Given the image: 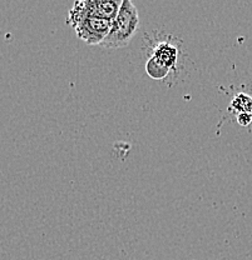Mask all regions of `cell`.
I'll use <instances>...</instances> for the list:
<instances>
[{"label": "cell", "mask_w": 252, "mask_h": 260, "mask_svg": "<svg viewBox=\"0 0 252 260\" xmlns=\"http://www.w3.org/2000/svg\"><path fill=\"white\" fill-rule=\"evenodd\" d=\"M139 26V15L137 8L129 0H123L115 20L112 21L109 34L102 42L105 49H119L129 44Z\"/></svg>", "instance_id": "1"}, {"label": "cell", "mask_w": 252, "mask_h": 260, "mask_svg": "<svg viewBox=\"0 0 252 260\" xmlns=\"http://www.w3.org/2000/svg\"><path fill=\"white\" fill-rule=\"evenodd\" d=\"M67 21L77 37L89 45H101L112 26V21L91 16L68 18Z\"/></svg>", "instance_id": "2"}, {"label": "cell", "mask_w": 252, "mask_h": 260, "mask_svg": "<svg viewBox=\"0 0 252 260\" xmlns=\"http://www.w3.org/2000/svg\"><path fill=\"white\" fill-rule=\"evenodd\" d=\"M121 0H82L75 2L72 9L69 10L68 18H78V16H91V18L105 19L113 21L117 16Z\"/></svg>", "instance_id": "3"}, {"label": "cell", "mask_w": 252, "mask_h": 260, "mask_svg": "<svg viewBox=\"0 0 252 260\" xmlns=\"http://www.w3.org/2000/svg\"><path fill=\"white\" fill-rule=\"evenodd\" d=\"M151 58H153L157 63L163 65L170 72L176 68L178 61V50L171 42H159L153 48Z\"/></svg>", "instance_id": "4"}, {"label": "cell", "mask_w": 252, "mask_h": 260, "mask_svg": "<svg viewBox=\"0 0 252 260\" xmlns=\"http://www.w3.org/2000/svg\"><path fill=\"white\" fill-rule=\"evenodd\" d=\"M230 109L235 110L238 114L240 113H250L252 114V96L246 93L236 94L232 99Z\"/></svg>", "instance_id": "5"}, {"label": "cell", "mask_w": 252, "mask_h": 260, "mask_svg": "<svg viewBox=\"0 0 252 260\" xmlns=\"http://www.w3.org/2000/svg\"><path fill=\"white\" fill-rule=\"evenodd\" d=\"M146 73L150 78H152L153 80H163L166 79L170 74V70L167 68H164L163 65H161L159 63H157L153 58H151L147 60L146 63Z\"/></svg>", "instance_id": "6"}, {"label": "cell", "mask_w": 252, "mask_h": 260, "mask_svg": "<svg viewBox=\"0 0 252 260\" xmlns=\"http://www.w3.org/2000/svg\"><path fill=\"white\" fill-rule=\"evenodd\" d=\"M237 123L241 126H248L252 123V118L250 113H240L237 114Z\"/></svg>", "instance_id": "7"}, {"label": "cell", "mask_w": 252, "mask_h": 260, "mask_svg": "<svg viewBox=\"0 0 252 260\" xmlns=\"http://www.w3.org/2000/svg\"><path fill=\"white\" fill-rule=\"evenodd\" d=\"M251 118H252V114H251Z\"/></svg>", "instance_id": "8"}]
</instances>
